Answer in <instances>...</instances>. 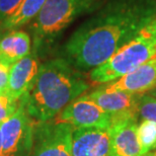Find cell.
Listing matches in <instances>:
<instances>
[{
    "label": "cell",
    "mask_w": 156,
    "mask_h": 156,
    "mask_svg": "<svg viewBox=\"0 0 156 156\" xmlns=\"http://www.w3.org/2000/svg\"><path fill=\"white\" fill-rule=\"evenodd\" d=\"M0 156H2V143H1V135H0Z\"/></svg>",
    "instance_id": "cell-21"
},
{
    "label": "cell",
    "mask_w": 156,
    "mask_h": 156,
    "mask_svg": "<svg viewBox=\"0 0 156 156\" xmlns=\"http://www.w3.org/2000/svg\"><path fill=\"white\" fill-rule=\"evenodd\" d=\"M151 93H152L151 95H153V96H156V88H155L154 90H152V91H151Z\"/></svg>",
    "instance_id": "cell-22"
},
{
    "label": "cell",
    "mask_w": 156,
    "mask_h": 156,
    "mask_svg": "<svg viewBox=\"0 0 156 156\" xmlns=\"http://www.w3.org/2000/svg\"><path fill=\"white\" fill-rule=\"evenodd\" d=\"M32 51V38L23 30H10L0 37V63L10 68Z\"/></svg>",
    "instance_id": "cell-13"
},
{
    "label": "cell",
    "mask_w": 156,
    "mask_h": 156,
    "mask_svg": "<svg viewBox=\"0 0 156 156\" xmlns=\"http://www.w3.org/2000/svg\"><path fill=\"white\" fill-rule=\"evenodd\" d=\"M156 17V0H108L62 48L63 59L79 71L101 66Z\"/></svg>",
    "instance_id": "cell-1"
},
{
    "label": "cell",
    "mask_w": 156,
    "mask_h": 156,
    "mask_svg": "<svg viewBox=\"0 0 156 156\" xmlns=\"http://www.w3.org/2000/svg\"><path fill=\"white\" fill-rule=\"evenodd\" d=\"M138 122V115L113 117V124L108 129L111 135V149L108 156L141 155V147L137 135Z\"/></svg>",
    "instance_id": "cell-8"
},
{
    "label": "cell",
    "mask_w": 156,
    "mask_h": 156,
    "mask_svg": "<svg viewBox=\"0 0 156 156\" xmlns=\"http://www.w3.org/2000/svg\"><path fill=\"white\" fill-rule=\"evenodd\" d=\"M141 155L156 149V124L151 121L141 120L137 128Z\"/></svg>",
    "instance_id": "cell-15"
},
{
    "label": "cell",
    "mask_w": 156,
    "mask_h": 156,
    "mask_svg": "<svg viewBox=\"0 0 156 156\" xmlns=\"http://www.w3.org/2000/svg\"><path fill=\"white\" fill-rule=\"evenodd\" d=\"M88 88L89 83L81 71L65 59L55 58L40 64L33 84L20 99L36 123H45L54 120L66 105Z\"/></svg>",
    "instance_id": "cell-2"
},
{
    "label": "cell",
    "mask_w": 156,
    "mask_h": 156,
    "mask_svg": "<svg viewBox=\"0 0 156 156\" xmlns=\"http://www.w3.org/2000/svg\"><path fill=\"white\" fill-rule=\"evenodd\" d=\"M0 37H1V32H0Z\"/></svg>",
    "instance_id": "cell-23"
},
{
    "label": "cell",
    "mask_w": 156,
    "mask_h": 156,
    "mask_svg": "<svg viewBox=\"0 0 156 156\" xmlns=\"http://www.w3.org/2000/svg\"><path fill=\"white\" fill-rule=\"evenodd\" d=\"M107 90H121L134 94H145L156 88V56L132 72L101 85Z\"/></svg>",
    "instance_id": "cell-9"
},
{
    "label": "cell",
    "mask_w": 156,
    "mask_h": 156,
    "mask_svg": "<svg viewBox=\"0 0 156 156\" xmlns=\"http://www.w3.org/2000/svg\"><path fill=\"white\" fill-rule=\"evenodd\" d=\"M46 0H23L18 8L0 24V32L14 30L26 26L41 11Z\"/></svg>",
    "instance_id": "cell-14"
},
{
    "label": "cell",
    "mask_w": 156,
    "mask_h": 156,
    "mask_svg": "<svg viewBox=\"0 0 156 156\" xmlns=\"http://www.w3.org/2000/svg\"><path fill=\"white\" fill-rule=\"evenodd\" d=\"M72 126L55 120L36 123L30 156H71Z\"/></svg>",
    "instance_id": "cell-6"
},
{
    "label": "cell",
    "mask_w": 156,
    "mask_h": 156,
    "mask_svg": "<svg viewBox=\"0 0 156 156\" xmlns=\"http://www.w3.org/2000/svg\"><path fill=\"white\" fill-rule=\"evenodd\" d=\"M105 0H46L45 4L30 26L34 50L49 46L74 20L84 14L92 13Z\"/></svg>",
    "instance_id": "cell-3"
},
{
    "label": "cell",
    "mask_w": 156,
    "mask_h": 156,
    "mask_svg": "<svg viewBox=\"0 0 156 156\" xmlns=\"http://www.w3.org/2000/svg\"><path fill=\"white\" fill-rule=\"evenodd\" d=\"M140 95L121 90H107L101 86L86 93L87 98L114 118L138 115L137 107Z\"/></svg>",
    "instance_id": "cell-10"
},
{
    "label": "cell",
    "mask_w": 156,
    "mask_h": 156,
    "mask_svg": "<svg viewBox=\"0 0 156 156\" xmlns=\"http://www.w3.org/2000/svg\"><path fill=\"white\" fill-rule=\"evenodd\" d=\"M140 156H156V149L155 150H152L150 152H148V153H146V154L140 155Z\"/></svg>",
    "instance_id": "cell-20"
},
{
    "label": "cell",
    "mask_w": 156,
    "mask_h": 156,
    "mask_svg": "<svg viewBox=\"0 0 156 156\" xmlns=\"http://www.w3.org/2000/svg\"><path fill=\"white\" fill-rule=\"evenodd\" d=\"M36 122L29 116L24 102L10 118L0 125L2 156H30Z\"/></svg>",
    "instance_id": "cell-5"
},
{
    "label": "cell",
    "mask_w": 156,
    "mask_h": 156,
    "mask_svg": "<svg viewBox=\"0 0 156 156\" xmlns=\"http://www.w3.org/2000/svg\"><path fill=\"white\" fill-rule=\"evenodd\" d=\"M9 69V67L0 63V94H7Z\"/></svg>",
    "instance_id": "cell-19"
},
{
    "label": "cell",
    "mask_w": 156,
    "mask_h": 156,
    "mask_svg": "<svg viewBox=\"0 0 156 156\" xmlns=\"http://www.w3.org/2000/svg\"><path fill=\"white\" fill-rule=\"evenodd\" d=\"M39 68L38 52L33 49L30 54L12 65L9 69L7 94L20 101L30 89L38 74Z\"/></svg>",
    "instance_id": "cell-12"
},
{
    "label": "cell",
    "mask_w": 156,
    "mask_h": 156,
    "mask_svg": "<svg viewBox=\"0 0 156 156\" xmlns=\"http://www.w3.org/2000/svg\"><path fill=\"white\" fill-rule=\"evenodd\" d=\"M156 56V17L132 41L90 72V80L105 84L132 72Z\"/></svg>",
    "instance_id": "cell-4"
},
{
    "label": "cell",
    "mask_w": 156,
    "mask_h": 156,
    "mask_svg": "<svg viewBox=\"0 0 156 156\" xmlns=\"http://www.w3.org/2000/svg\"><path fill=\"white\" fill-rule=\"evenodd\" d=\"M20 107V101L8 94H0V125L13 115Z\"/></svg>",
    "instance_id": "cell-17"
},
{
    "label": "cell",
    "mask_w": 156,
    "mask_h": 156,
    "mask_svg": "<svg viewBox=\"0 0 156 156\" xmlns=\"http://www.w3.org/2000/svg\"><path fill=\"white\" fill-rule=\"evenodd\" d=\"M137 112L141 120L151 121L156 124V96L149 94L140 95Z\"/></svg>",
    "instance_id": "cell-16"
},
{
    "label": "cell",
    "mask_w": 156,
    "mask_h": 156,
    "mask_svg": "<svg viewBox=\"0 0 156 156\" xmlns=\"http://www.w3.org/2000/svg\"><path fill=\"white\" fill-rule=\"evenodd\" d=\"M54 120L58 123L70 125L73 129L98 128L108 130L113 124V116L101 110L86 94L71 101Z\"/></svg>",
    "instance_id": "cell-7"
},
{
    "label": "cell",
    "mask_w": 156,
    "mask_h": 156,
    "mask_svg": "<svg viewBox=\"0 0 156 156\" xmlns=\"http://www.w3.org/2000/svg\"><path fill=\"white\" fill-rule=\"evenodd\" d=\"M111 135L108 130L98 128L74 129L71 156H108Z\"/></svg>",
    "instance_id": "cell-11"
},
{
    "label": "cell",
    "mask_w": 156,
    "mask_h": 156,
    "mask_svg": "<svg viewBox=\"0 0 156 156\" xmlns=\"http://www.w3.org/2000/svg\"><path fill=\"white\" fill-rule=\"evenodd\" d=\"M23 0H0V24L18 8Z\"/></svg>",
    "instance_id": "cell-18"
}]
</instances>
